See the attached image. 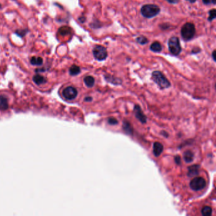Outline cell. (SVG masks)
Listing matches in <instances>:
<instances>
[{"instance_id":"5","label":"cell","mask_w":216,"mask_h":216,"mask_svg":"<svg viewBox=\"0 0 216 216\" xmlns=\"http://www.w3.org/2000/svg\"><path fill=\"white\" fill-rule=\"evenodd\" d=\"M190 186L194 191L202 190L206 186V181L202 177H196L191 181Z\"/></svg>"},{"instance_id":"30","label":"cell","mask_w":216,"mask_h":216,"mask_svg":"<svg viewBox=\"0 0 216 216\" xmlns=\"http://www.w3.org/2000/svg\"><path fill=\"white\" fill-rule=\"evenodd\" d=\"M215 50H214V51L213 52V53H212V57H213V59H214V61H215Z\"/></svg>"},{"instance_id":"15","label":"cell","mask_w":216,"mask_h":216,"mask_svg":"<svg viewBox=\"0 0 216 216\" xmlns=\"http://www.w3.org/2000/svg\"><path fill=\"white\" fill-rule=\"evenodd\" d=\"M30 64L32 65H36V66H41L43 64V59L41 57L33 56L30 60Z\"/></svg>"},{"instance_id":"19","label":"cell","mask_w":216,"mask_h":216,"mask_svg":"<svg viewBox=\"0 0 216 216\" xmlns=\"http://www.w3.org/2000/svg\"><path fill=\"white\" fill-rule=\"evenodd\" d=\"M202 214L203 216H210L212 214V209L209 206H205L202 208Z\"/></svg>"},{"instance_id":"31","label":"cell","mask_w":216,"mask_h":216,"mask_svg":"<svg viewBox=\"0 0 216 216\" xmlns=\"http://www.w3.org/2000/svg\"><path fill=\"white\" fill-rule=\"evenodd\" d=\"M188 1H190L191 3H195L196 1V0H188Z\"/></svg>"},{"instance_id":"14","label":"cell","mask_w":216,"mask_h":216,"mask_svg":"<svg viewBox=\"0 0 216 216\" xmlns=\"http://www.w3.org/2000/svg\"><path fill=\"white\" fill-rule=\"evenodd\" d=\"M123 129L125 132L129 135H132L133 134V129L132 128V126L131 125L130 123L128 121H124L123 122Z\"/></svg>"},{"instance_id":"16","label":"cell","mask_w":216,"mask_h":216,"mask_svg":"<svg viewBox=\"0 0 216 216\" xmlns=\"http://www.w3.org/2000/svg\"><path fill=\"white\" fill-rule=\"evenodd\" d=\"M84 82L87 87L92 88L95 84V79L93 77L88 76L84 79Z\"/></svg>"},{"instance_id":"27","label":"cell","mask_w":216,"mask_h":216,"mask_svg":"<svg viewBox=\"0 0 216 216\" xmlns=\"http://www.w3.org/2000/svg\"><path fill=\"white\" fill-rule=\"evenodd\" d=\"M166 1L172 4H175L178 2V0H166Z\"/></svg>"},{"instance_id":"7","label":"cell","mask_w":216,"mask_h":216,"mask_svg":"<svg viewBox=\"0 0 216 216\" xmlns=\"http://www.w3.org/2000/svg\"><path fill=\"white\" fill-rule=\"evenodd\" d=\"M78 92L76 89L72 86H68L63 90L62 95L64 97L68 100H72L75 99L78 96Z\"/></svg>"},{"instance_id":"8","label":"cell","mask_w":216,"mask_h":216,"mask_svg":"<svg viewBox=\"0 0 216 216\" xmlns=\"http://www.w3.org/2000/svg\"><path fill=\"white\" fill-rule=\"evenodd\" d=\"M134 115L143 124H145L146 122V115L143 112L141 109V107L138 105H136L134 107Z\"/></svg>"},{"instance_id":"22","label":"cell","mask_w":216,"mask_h":216,"mask_svg":"<svg viewBox=\"0 0 216 216\" xmlns=\"http://www.w3.org/2000/svg\"><path fill=\"white\" fill-rule=\"evenodd\" d=\"M216 17V11L215 9H212L210 10L209 11V20L212 21L215 19Z\"/></svg>"},{"instance_id":"24","label":"cell","mask_w":216,"mask_h":216,"mask_svg":"<svg viewBox=\"0 0 216 216\" xmlns=\"http://www.w3.org/2000/svg\"><path fill=\"white\" fill-rule=\"evenodd\" d=\"M108 122L110 125H116L118 124V121L114 117H110L108 119Z\"/></svg>"},{"instance_id":"13","label":"cell","mask_w":216,"mask_h":216,"mask_svg":"<svg viewBox=\"0 0 216 216\" xmlns=\"http://www.w3.org/2000/svg\"><path fill=\"white\" fill-rule=\"evenodd\" d=\"M32 79L34 83L37 84V85H41V84H44L46 82V80L44 77L40 74H36L35 76H34Z\"/></svg>"},{"instance_id":"18","label":"cell","mask_w":216,"mask_h":216,"mask_svg":"<svg viewBox=\"0 0 216 216\" xmlns=\"http://www.w3.org/2000/svg\"><path fill=\"white\" fill-rule=\"evenodd\" d=\"M80 72V68L78 65H73L69 69V73L71 76H77Z\"/></svg>"},{"instance_id":"10","label":"cell","mask_w":216,"mask_h":216,"mask_svg":"<svg viewBox=\"0 0 216 216\" xmlns=\"http://www.w3.org/2000/svg\"><path fill=\"white\" fill-rule=\"evenodd\" d=\"M199 165H193L191 166L188 167V175L189 177H193L198 174L199 173Z\"/></svg>"},{"instance_id":"32","label":"cell","mask_w":216,"mask_h":216,"mask_svg":"<svg viewBox=\"0 0 216 216\" xmlns=\"http://www.w3.org/2000/svg\"><path fill=\"white\" fill-rule=\"evenodd\" d=\"M0 8H1V5H0Z\"/></svg>"},{"instance_id":"2","label":"cell","mask_w":216,"mask_h":216,"mask_svg":"<svg viewBox=\"0 0 216 216\" xmlns=\"http://www.w3.org/2000/svg\"><path fill=\"white\" fill-rule=\"evenodd\" d=\"M160 9L155 5H145L141 8V13L146 18H152L160 13Z\"/></svg>"},{"instance_id":"6","label":"cell","mask_w":216,"mask_h":216,"mask_svg":"<svg viewBox=\"0 0 216 216\" xmlns=\"http://www.w3.org/2000/svg\"><path fill=\"white\" fill-rule=\"evenodd\" d=\"M92 53L95 59L99 61H103L106 59L107 56V49L103 46L97 45L93 48Z\"/></svg>"},{"instance_id":"4","label":"cell","mask_w":216,"mask_h":216,"mask_svg":"<svg viewBox=\"0 0 216 216\" xmlns=\"http://www.w3.org/2000/svg\"><path fill=\"white\" fill-rule=\"evenodd\" d=\"M169 49L172 55H178L181 52L179 40L177 37H172L169 40Z\"/></svg>"},{"instance_id":"1","label":"cell","mask_w":216,"mask_h":216,"mask_svg":"<svg viewBox=\"0 0 216 216\" xmlns=\"http://www.w3.org/2000/svg\"><path fill=\"white\" fill-rule=\"evenodd\" d=\"M152 79L159 87L164 90L171 86V83L169 80L165 78L164 75L160 71H154L152 73Z\"/></svg>"},{"instance_id":"20","label":"cell","mask_w":216,"mask_h":216,"mask_svg":"<svg viewBox=\"0 0 216 216\" xmlns=\"http://www.w3.org/2000/svg\"><path fill=\"white\" fill-rule=\"evenodd\" d=\"M59 32L62 36L68 35V34H71V29L67 26L62 27L59 29Z\"/></svg>"},{"instance_id":"11","label":"cell","mask_w":216,"mask_h":216,"mask_svg":"<svg viewBox=\"0 0 216 216\" xmlns=\"http://www.w3.org/2000/svg\"><path fill=\"white\" fill-rule=\"evenodd\" d=\"M9 104L8 99L5 96H0V110H6L8 109Z\"/></svg>"},{"instance_id":"25","label":"cell","mask_w":216,"mask_h":216,"mask_svg":"<svg viewBox=\"0 0 216 216\" xmlns=\"http://www.w3.org/2000/svg\"><path fill=\"white\" fill-rule=\"evenodd\" d=\"M203 2L206 5H214L215 3V0H203Z\"/></svg>"},{"instance_id":"21","label":"cell","mask_w":216,"mask_h":216,"mask_svg":"<svg viewBox=\"0 0 216 216\" xmlns=\"http://www.w3.org/2000/svg\"><path fill=\"white\" fill-rule=\"evenodd\" d=\"M136 41L138 43H140L141 44H145L148 43V40L147 38L144 37V36H140L138 37L137 39H136Z\"/></svg>"},{"instance_id":"9","label":"cell","mask_w":216,"mask_h":216,"mask_svg":"<svg viewBox=\"0 0 216 216\" xmlns=\"http://www.w3.org/2000/svg\"><path fill=\"white\" fill-rule=\"evenodd\" d=\"M164 150V146L159 142H155L153 143V152L155 157H159L161 155Z\"/></svg>"},{"instance_id":"26","label":"cell","mask_w":216,"mask_h":216,"mask_svg":"<svg viewBox=\"0 0 216 216\" xmlns=\"http://www.w3.org/2000/svg\"><path fill=\"white\" fill-rule=\"evenodd\" d=\"M174 160H175V162L176 164L177 165H179L181 162V157L179 156V155H177L174 157Z\"/></svg>"},{"instance_id":"28","label":"cell","mask_w":216,"mask_h":216,"mask_svg":"<svg viewBox=\"0 0 216 216\" xmlns=\"http://www.w3.org/2000/svg\"><path fill=\"white\" fill-rule=\"evenodd\" d=\"M84 101L85 102H91L92 101V98L91 97H90V96H87V97H86L85 98H84Z\"/></svg>"},{"instance_id":"29","label":"cell","mask_w":216,"mask_h":216,"mask_svg":"<svg viewBox=\"0 0 216 216\" xmlns=\"http://www.w3.org/2000/svg\"><path fill=\"white\" fill-rule=\"evenodd\" d=\"M79 21H80V22L84 23V22H85V20H86V18L84 17H80V18H79Z\"/></svg>"},{"instance_id":"12","label":"cell","mask_w":216,"mask_h":216,"mask_svg":"<svg viewBox=\"0 0 216 216\" xmlns=\"http://www.w3.org/2000/svg\"><path fill=\"white\" fill-rule=\"evenodd\" d=\"M183 159L186 163H191L193 160L194 154L191 150H188V151H186L184 153Z\"/></svg>"},{"instance_id":"23","label":"cell","mask_w":216,"mask_h":216,"mask_svg":"<svg viewBox=\"0 0 216 216\" xmlns=\"http://www.w3.org/2000/svg\"><path fill=\"white\" fill-rule=\"evenodd\" d=\"M27 32H28V30L27 29H20L16 30L15 34H17V35L20 37H24L27 34Z\"/></svg>"},{"instance_id":"17","label":"cell","mask_w":216,"mask_h":216,"mask_svg":"<svg viewBox=\"0 0 216 216\" xmlns=\"http://www.w3.org/2000/svg\"><path fill=\"white\" fill-rule=\"evenodd\" d=\"M150 49L153 52H160L162 49V46L159 42H154L150 46Z\"/></svg>"},{"instance_id":"3","label":"cell","mask_w":216,"mask_h":216,"mask_svg":"<svg viewBox=\"0 0 216 216\" xmlns=\"http://www.w3.org/2000/svg\"><path fill=\"white\" fill-rule=\"evenodd\" d=\"M181 36L185 41L191 40L195 34V27L193 24L186 23L185 24L181 30Z\"/></svg>"}]
</instances>
